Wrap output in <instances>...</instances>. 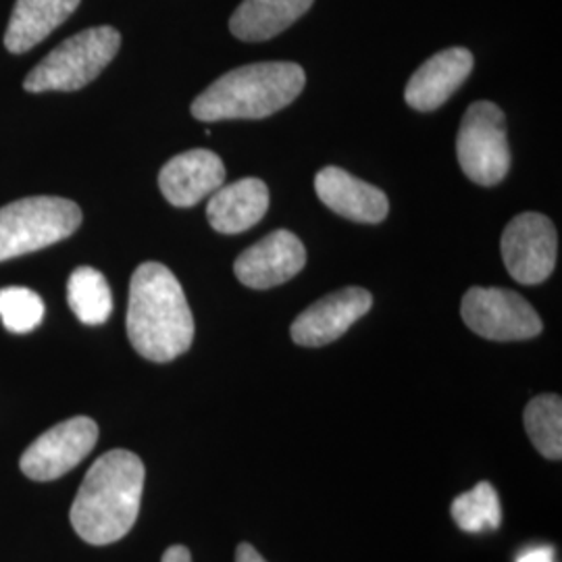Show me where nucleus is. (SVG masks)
<instances>
[{
  "mask_svg": "<svg viewBox=\"0 0 562 562\" xmlns=\"http://www.w3.org/2000/svg\"><path fill=\"white\" fill-rule=\"evenodd\" d=\"M475 59L471 50L454 46L425 60L404 88V101L415 111H436L471 76Z\"/></svg>",
  "mask_w": 562,
  "mask_h": 562,
  "instance_id": "nucleus-12",
  "label": "nucleus"
},
{
  "mask_svg": "<svg viewBox=\"0 0 562 562\" xmlns=\"http://www.w3.org/2000/svg\"><path fill=\"white\" fill-rule=\"evenodd\" d=\"M525 429L536 450L550 459L562 457V401L559 394L536 396L525 408Z\"/></svg>",
  "mask_w": 562,
  "mask_h": 562,
  "instance_id": "nucleus-19",
  "label": "nucleus"
},
{
  "mask_svg": "<svg viewBox=\"0 0 562 562\" xmlns=\"http://www.w3.org/2000/svg\"><path fill=\"white\" fill-rule=\"evenodd\" d=\"M452 519L467 533L494 531L503 522V506L492 483H477L471 492L461 494L450 506Z\"/></svg>",
  "mask_w": 562,
  "mask_h": 562,
  "instance_id": "nucleus-20",
  "label": "nucleus"
},
{
  "mask_svg": "<svg viewBox=\"0 0 562 562\" xmlns=\"http://www.w3.org/2000/svg\"><path fill=\"white\" fill-rule=\"evenodd\" d=\"M501 248L513 280L536 285L548 280L557 267L559 236L546 215L521 213L506 225Z\"/></svg>",
  "mask_w": 562,
  "mask_h": 562,
  "instance_id": "nucleus-9",
  "label": "nucleus"
},
{
  "mask_svg": "<svg viewBox=\"0 0 562 562\" xmlns=\"http://www.w3.org/2000/svg\"><path fill=\"white\" fill-rule=\"evenodd\" d=\"M0 319L13 334H27L36 329L44 319V302L27 288H2L0 290Z\"/></svg>",
  "mask_w": 562,
  "mask_h": 562,
  "instance_id": "nucleus-21",
  "label": "nucleus"
},
{
  "mask_svg": "<svg viewBox=\"0 0 562 562\" xmlns=\"http://www.w3.org/2000/svg\"><path fill=\"white\" fill-rule=\"evenodd\" d=\"M99 442V425L90 417H74L44 431L21 454L23 475L34 482L59 480L78 467Z\"/></svg>",
  "mask_w": 562,
  "mask_h": 562,
  "instance_id": "nucleus-8",
  "label": "nucleus"
},
{
  "mask_svg": "<svg viewBox=\"0 0 562 562\" xmlns=\"http://www.w3.org/2000/svg\"><path fill=\"white\" fill-rule=\"evenodd\" d=\"M161 562H192V554H190V550L186 546L176 543V546L165 550Z\"/></svg>",
  "mask_w": 562,
  "mask_h": 562,
  "instance_id": "nucleus-23",
  "label": "nucleus"
},
{
  "mask_svg": "<svg viewBox=\"0 0 562 562\" xmlns=\"http://www.w3.org/2000/svg\"><path fill=\"white\" fill-rule=\"evenodd\" d=\"M457 157L464 176L480 186H496L510 171L503 109L494 102H473L461 121Z\"/></svg>",
  "mask_w": 562,
  "mask_h": 562,
  "instance_id": "nucleus-6",
  "label": "nucleus"
},
{
  "mask_svg": "<svg viewBox=\"0 0 562 562\" xmlns=\"http://www.w3.org/2000/svg\"><path fill=\"white\" fill-rule=\"evenodd\" d=\"M269 209V188L259 178H244L213 192L206 217L220 234H241L261 222Z\"/></svg>",
  "mask_w": 562,
  "mask_h": 562,
  "instance_id": "nucleus-15",
  "label": "nucleus"
},
{
  "mask_svg": "<svg viewBox=\"0 0 562 562\" xmlns=\"http://www.w3.org/2000/svg\"><path fill=\"white\" fill-rule=\"evenodd\" d=\"M373 306L371 292L344 288L311 304L292 323V340L306 348H319L341 338Z\"/></svg>",
  "mask_w": 562,
  "mask_h": 562,
  "instance_id": "nucleus-11",
  "label": "nucleus"
},
{
  "mask_svg": "<svg viewBox=\"0 0 562 562\" xmlns=\"http://www.w3.org/2000/svg\"><path fill=\"white\" fill-rule=\"evenodd\" d=\"M236 562H267L262 559L261 554L255 550V546L250 543H240L236 548Z\"/></svg>",
  "mask_w": 562,
  "mask_h": 562,
  "instance_id": "nucleus-24",
  "label": "nucleus"
},
{
  "mask_svg": "<svg viewBox=\"0 0 562 562\" xmlns=\"http://www.w3.org/2000/svg\"><path fill=\"white\" fill-rule=\"evenodd\" d=\"M461 315L471 331L487 340H529L543 329L536 308L504 288H471L462 299Z\"/></svg>",
  "mask_w": 562,
  "mask_h": 562,
  "instance_id": "nucleus-7",
  "label": "nucleus"
},
{
  "mask_svg": "<svg viewBox=\"0 0 562 562\" xmlns=\"http://www.w3.org/2000/svg\"><path fill=\"white\" fill-rule=\"evenodd\" d=\"M313 2L315 0H241L229 20V30L238 41H271L301 20Z\"/></svg>",
  "mask_w": 562,
  "mask_h": 562,
  "instance_id": "nucleus-17",
  "label": "nucleus"
},
{
  "mask_svg": "<svg viewBox=\"0 0 562 562\" xmlns=\"http://www.w3.org/2000/svg\"><path fill=\"white\" fill-rule=\"evenodd\" d=\"M299 63H255L227 71L192 102V115L204 123L262 120L285 109L304 90Z\"/></svg>",
  "mask_w": 562,
  "mask_h": 562,
  "instance_id": "nucleus-3",
  "label": "nucleus"
},
{
  "mask_svg": "<svg viewBox=\"0 0 562 562\" xmlns=\"http://www.w3.org/2000/svg\"><path fill=\"white\" fill-rule=\"evenodd\" d=\"M225 181V167L213 150L194 148L167 162L159 173L162 196L173 206L190 209L220 190Z\"/></svg>",
  "mask_w": 562,
  "mask_h": 562,
  "instance_id": "nucleus-13",
  "label": "nucleus"
},
{
  "mask_svg": "<svg viewBox=\"0 0 562 562\" xmlns=\"http://www.w3.org/2000/svg\"><path fill=\"white\" fill-rule=\"evenodd\" d=\"M81 223L80 206L59 196H30L0 209V261L69 238Z\"/></svg>",
  "mask_w": 562,
  "mask_h": 562,
  "instance_id": "nucleus-5",
  "label": "nucleus"
},
{
  "mask_svg": "<svg viewBox=\"0 0 562 562\" xmlns=\"http://www.w3.org/2000/svg\"><path fill=\"white\" fill-rule=\"evenodd\" d=\"M517 562H557V552L550 546H536L525 550Z\"/></svg>",
  "mask_w": 562,
  "mask_h": 562,
  "instance_id": "nucleus-22",
  "label": "nucleus"
},
{
  "mask_svg": "<svg viewBox=\"0 0 562 562\" xmlns=\"http://www.w3.org/2000/svg\"><path fill=\"white\" fill-rule=\"evenodd\" d=\"M67 302L86 325H102L113 313V294L101 271L78 267L67 281Z\"/></svg>",
  "mask_w": 562,
  "mask_h": 562,
  "instance_id": "nucleus-18",
  "label": "nucleus"
},
{
  "mask_svg": "<svg viewBox=\"0 0 562 562\" xmlns=\"http://www.w3.org/2000/svg\"><path fill=\"white\" fill-rule=\"evenodd\" d=\"M304 265L306 248L301 238L288 229H278L246 248L234 262V273L246 288L269 290L296 278Z\"/></svg>",
  "mask_w": 562,
  "mask_h": 562,
  "instance_id": "nucleus-10",
  "label": "nucleus"
},
{
  "mask_svg": "<svg viewBox=\"0 0 562 562\" xmlns=\"http://www.w3.org/2000/svg\"><path fill=\"white\" fill-rule=\"evenodd\" d=\"M144 462L130 450H111L90 467L71 504L69 519L83 542H120L138 519Z\"/></svg>",
  "mask_w": 562,
  "mask_h": 562,
  "instance_id": "nucleus-2",
  "label": "nucleus"
},
{
  "mask_svg": "<svg viewBox=\"0 0 562 562\" xmlns=\"http://www.w3.org/2000/svg\"><path fill=\"white\" fill-rule=\"evenodd\" d=\"M80 0H18L4 34L9 53L21 55L41 44L67 20Z\"/></svg>",
  "mask_w": 562,
  "mask_h": 562,
  "instance_id": "nucleus-16",
  "label": "nucleus"
},
{
  "mask_svg": "<svg viewBox=\"0 0 562 562\" xmlns=\"http://www.w3.org/2000/svg\"><path fill=\"white\" fill-rule=\"evenodd\" d=\"M127 336L153 362H169L190 350L194 317L178 278L161 262H142L130 283Z\"/></svg>",
  "mask_w": 562,
  "mask_h": 562,
  "instance_id": "nucleus-1",
  "label": "nucleus"
},
{
  "mask_svg": "<svg viewBox=\"0 0 562 562\" xmlns=\"http://www.w3.org/2000/svg\"><path fill=\"white\" fill-rule=\"evenodd\" d=\"M121 34L111 25L83 30L59 46L27 74V92H74L97 80L120 53Z\"/></svg>",
  "mask_w": 562,
  "mask_h": 562,
  "instance_id": "nucleus-4",
  "label": "nucleus"
},
{
  "mask_svg": "<svg viewBox=\"0 0 562 562\" xmlns=\"http://www.w3.org/2000/svg\"><path fill=\"white\" fill-rule=\"evenodd\" d=\"M319 201L350 222L382 223L390 213V201L380 188L359 180L340 167H325L315 178Z\"/></svg>",
  "mask_w": 562,
  "mask_h": 562,
  "instance_id": "nucleus-14",
  "label": "nucleus"
}]
</instances>
